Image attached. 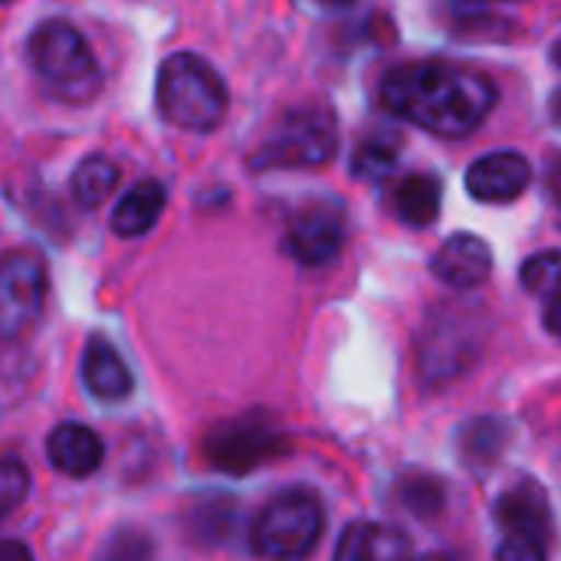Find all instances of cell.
<instances>
[{
  "mask_svg": "<svg viewBox=\"0 0 561 561\" xmlns=\"http://www.w3.org/2000/svg\"><path fill=\"white\" fill-rule=\"evenodd\" d=\"M381 102L398 118L437 138H467L493 115L500 89L480 69L447 59H414L388 69Z\"/></svg>",
  "mask_w": 561,
  "mask_h": 561,
  "instance_id": "6da1fadb",
  "label": "cell"
},
{
  "mask_svg": "<svg viewBox=\"0 0 561 561\" xmlns=\"http://www.w3.org/2000/svg\"><path fill=\"white\" fill-rule=\"evenodd\" d=\"M158 112L181 131H214L227 115V85L197 53H171L158 69Z\"/></svg>",
  "mask_w": 561,
  "mask_h": 561,
  "instance_id": "7a4b0ae2",
  "label": "cell"
},
{
  "mask_svg": "<svg viewBox=\"0 0 561 561\" xmlns=\"http://www.w3.org/2000/svg\"><path fill=\"white\" fill-rule=\"evenodd\" d=\"M26 56L46 92L59 102L85 105L102 89V69L85 36L62 20L39 23L26 39Z\"/></svg>",
  "mask_w": 561,
  "mask_h": 561,
  "instance_id": "3957f363",
  "label": "cell"
},
{
  "mask_svg": "<svg viewBox=\"0 0 561 561\" xmlns=\"http://www.w3.org/2000/svg\"><path fill=\"white\" fill-rule=\"evenodd\" d=\"M339 151V122L329 105L309 102L289 108L253 154L256 171L276 168H322Z\"/></svg>",
  "mask_w": 561,
  "mask_h": 561,
  "instance_id": "277c9868",
  "label": "cell"
},
{
  "mask_svg": "<svg viewBox=\"0 0 561 561\" xmlns=\"http://www.w3.org/2000/svg\"><path fill=\"white\" fill-rule=\"evenodd\" d=\"M322 503L309 490L273 496L253 523L250 546L266 561H302L322 539Z\"/></svg>",
  "mask_w": 561,
  "mask_h": 561,
  "instance_id": "5b68a950",
  "label": "cell"
},
{
  "mask_svg": "<svg viewBox=\"0 0 561 561\" xmlns=\"http://www.w3.org/2000/svg\"><path fill=\"white\" fill-rule=\"evenodd\" d=\"M207 460L224 473H247L263 460L286 450L279 427L266 414H247L240 421L217 424L204 440Z\"/></svg>",
  "mask_w": 561,
  "mask_h": 561,
  "instance_id": "8992f818",
  "label": "cell"
},
{
  "mask_svg": "<svg viewBox=\"0 0 561 561\" xmlns=\"http://www.w3.org/2000/svg\"><path fill=\"white\" fill-rule=\"evenodd\" d=\"M286 253L302 266H325L345 247V210L335 201L306 204L286 230Z\"/></svg>",
  "mask_w": 561,
  "mask_h": 561,
  "instance_id": "52a82bcc",
  "label": "cell"
},
{
  "mask_svg": "<svg viewBox=\"0 0 561 561\" xmlns=\"http://www.w3.org/2000/svg\"><path fill=\"white\" fill-rule=\"evenodd\" d=\"M43 296H46V270L39 256L23 250L10 253L0 273V325L7 339L33 325V319L43 309Z\"/></svg>",
  "mask_w": 561,
  "mask_h": 561,
  "instance_id": "ba28073f",
  "label": "cell"
},
{
  "mask_svg": "<svg viewBox=\"0 0 561 561\" xmlns=\"http://www.w3.org/2000/svg\"><path fill=\"white\" fill-rule=\"evenodd\" d=\"M533 184V164L519 151H490L467 168V191L483 204H510Z\"/></svg>",
  "mask_w": 561,
  "mask_h": 561,
  "instance_id": "9c48e42d",
  "label": "cell"
},
{
  "mask_svg": "<svg viewBox=\"0 0 561 561\" xmlns=\"http://www.w3.org/2000/svg\"><path fill=\"white\" fill-rule=\"evenodd\" d=\"M480 352V339L470 332V322H437L421 345V371L427 381H450L463 375Z\"/></svg>",
  "mask_w": 561,
  "mask_h": 561,
  "instance_id": "30bf717a",
  "label": "cell"
},
{
  "mask_svg": "<svg viewBox=\"0 0 561 561\" xmlns=\"http://www.w3.org/2000/svg\"><path fill=\"white\" fill-rule=\"evenodd\" d=\"M431 270L440 283L454 289H477L493 273V250L477 233H454L434 253Z\"/></svg>",
  "mask_w": 561,
  "mask_h": 561,
  "instance_id": "8fae6325",
  "label": "cell"
},
{
  "mask_svg": "<svg viewBox=\"0 0 561 561\" xmlns=\"http://www.w3.org/2000/svg\"><path fill=\"white\" fill-rule=\"evenodd\" d=\"M46 457H49L53 470H59L62 477L82 480L102 467L105 447H102L99 434L89 431L85 424H59L46 440Z\"/></svg>",
  "mask_w": 561,
  "mask_h": 561,
  "instance_id": "7c38bea8",
  "label": "cell"
},
{
  "mask_svg": "<svg viewBox=\"0 0 561 561\" xmlns=\"http://www.w3.org/2000/svg\"><path fill=\"white\" fill-rule=\"evenodd\" d=\"M335 561H411V539L388 523H352L339 539Z\"/></svg>",
  "mask_w": 561,
  "mask_h": 561,
  "instance_id": "4fadbf2b",
  "label": "cell"
},
{
  "mask_svg": "<svg viewBox=\"0 0 561 561\" xmlns=\"http://www.w3.org/2000/svg\"><path fill=\"white\" fill-rule=\"evenodd\" d=\"M496 523L503 533H526V536H549L552 513H549V496L536 480H523L513 490H506L496 500Z\"/></svg>",
  "mask_w": 561,
  "mask_h": 561,
  "instance_id": "5bb4252c",
  "label": "cell"
},
{
  "mask_svg": "<svg viewBox=\"0 0 561 561\" xmlns=\"http://www.w3.org/2000/svg\"><path fill=\"white\" fill-rule=\"evenodd\" d=\"M82 381L89 388L92 398L99 401H125L131 394V371L125 368V362L118 358V352L102 342V339H92L85 345V355H82Z\"/></svg>",
  "mask_w": 561,
  "mask_h": 561,
  "instance_id": "9a60e30c",
  "label": "cell"
},
{
  "mask_svg": "<svg viewBox=\"0 0 561 561\" xmlns=\"http://www.w3.org/2000/svg\"><path fill=\"white\" fill-rule=\"evenodd\" d=\"M164 201H168V194H164V187L158 181H151V178L148 181H138L115 204V210H112V230L118 237H145L158 224V217L164 210Z\"/></svg>",
  "mask_w": 561,
  "mask_h": 561,
  "instance_id": "2e32d148",
  "label": "cell"
},
{
  "mask_svg": "<svg viewBox=\"0 0 561 561\" xmlns=\"http://www.w3.org/2000/svg\"><path fill=\"white\" fill-rule=\"evenodd\" d=\"M444 187L434 174H408L394 187V214L408 227H431L440 217Z\"/></svg>",
  "mask_w": 561,
  "mask_h": 561,
  "instance_id": "e0dca14e",
  "label": "cell"
},
{
  "mask_svg": "<svg viewBox=\"0 0 561 561\" xmlns=\"http://www.w3.org/2000/svg\"><path fill=\"white\" fill-rule=\"evenodd\" d=\"M115 187H118V164L112 158H105V154H89L72 171V197L85 210L102 207L112 197Z\"/></svg>",
  "mask_w": 561,
  "mask_h": 561,
  "instance_id": "ac0fdd59",
  "label": "cell"
},
{
  "mask_svg": "<svg viewBox=\"0 0 561 561\" xmlns=\"http://www.w3.org/2000/svg\"><path fill=\"white\" fill-rule=\"evenodd\" d=\"M510 431L503 421L496 417H480L473 424L463 427L460 434V457L470 470H486L500 460V454L506 450Z\"/></svg>",
  "mask_w": 561,
  "mask_h": 561,
  "instance_id": "d6986e66",
  "label": "cell"
},
{
  "mask_svg": "<svg viewBox=\"0 0 561 561\" xmlns=\"http://www.w3.org/2000/svg\"><path fill=\"white\" fill-rule=\"evenodd\" d=\"M394 164H398V145L381 138L362 141L352 154V174L362 181H385L394 171Z\"/></svg>",
  "mask_w": 561,
  "mask_h": 561,
  "instance_id": "ffe728a7",
  "label": "cell"
},
{
  "mask_svg": "<svg viewBox=\"0 0 561 561\" xmlns=\"http://www.w3.org/2000/svg\"><path fill=\"white\" fill-rule=\"evenodd\" d=\"M519 279L533 296L549 299L561 286V250H546V253L529 256L519 270Z\"/></svg>",
  "mask_w": 561,
  "mask_h": 561,
  "instance_id": "44dd1931",
  "label": "cell"
},
{
  "mask_svg": "<svg viewBox=\"0 0 561 561\" xmlns=\"http://www.w3.org/2000/svg\"><path fill=\"white\" fill-rule=\"evenodd\" d=\"M401 503H404L414 516L431 519V516H437V513L444 510L447 493H444V486H440L437 477H411V480L401 483Z\"/></svg>",
  "mask_w": 561,
  "mask_h": 561,
  "instance_id": "7402d4cb",
  "label": "cell"
},
{
  "mask_svg": "<svg viewBox=\"0 0 561 561\" xmlns=\"http://www.w3.org/2000/svg\"><path fill=\"white\" fill-rule=\"evenodd\" d=\"M95 561H154V546L141 529H118L99 549Z\"/></svg>",
  "mask_w": 561,
  "mask_h": 561,
  "instance_id": "603a6c76",
  "label": "cell"
},
{
  "mask_svg": "<svg viewBox=\"0 0 561 561\" xmlns=\"http://www.w3.org/2000/svg\"><path fill=\"white\" fill-rule=\"evenodd\" d=\"M26 486H30V477H26L23 463L16 457H7L0 467V510L13 513L20 506V500L26 496Z\"/></svg>",
  "mask_w": 561,
  "mask_h": 561,
  "instance_id": "cb8c5ba5",
  "label": "cell"
},
{
  "mask_svg": "<svg viewBox=\"0 0 561 561\" xmlns=\"http://www.w3.org/2000/svg\"><path fill=\"white\" fill-rule=\"evenodd\" d=\"M496 561H546V539L526 533H506L496 549Z\"/></svg>",
  "mask_w": 561,
  "mask_h": 561,
  "instance_id": "d4e9b609",
  "label": "cell"
},
{
  "mask_svg": "<svg viewBox=\"0 0 561 561\" xmlns=\"http://www.w3.org/2000/svg\"><path fill=\"white\" fill-rule=\"evenodd\" d=\"M542 322H546V329L561 339V286L546 299V316H542Z\"/></svg>",
  "mask_w": 561,
  "mask_h": 561,
  "instance_id": "484cf974",
  "label": "cell"
},
{
  "mask_svg": "<svg viewBox=\"0 0 561 561\" xmlns=\"http://www.w3.org/2000/svg\"><path fill=\"white\" fill-rule=\"evenodd\" d=\"M0 561H33V559H30L26 546H20L16 539H7V542L0 546Z\"/></svg>",
  "mask_w": 561,
  "mask_h": 561,
  "instance_id": "4316f807",
  "label": "cell"
},
{
  "mask_svg": "<svg viewBox=\"0 0 561 561\" xmlns=\"http://www.w3.org/2000/svg\"><path fill=\"white\" fill-rule=\"evenodd\" d=\"M463 13H483L490 7H500V3H519V0H454Z\"/></svg>",
  "mask_w": 561,
  "mask_h": 561,
  "instance_id": "83f0119b",
  "label": "cell"
},
{
  "mask_svg": "<svg viewBox=\"0 0 561 561\" xmlns=\"http://www.w3.org/2000/svg\"><path fill=\"white\" fill-rule=\"evenodd\" d=\"M549 115H552L556 125H561V85L552 92V99H549Z\"/></svg>",
  "mask_w": 561,
  "mask_h": 561,
  "instance_id": "f1b7e54d",
  "label": "cell"
},
{
  "mask_svg": "<svg viewBox=\"0 0 561 561\" xmlns=\"http://www.w3.org/2000/svg\"><path fill=\"white\" fill-rule=\"evenodd\" d=\"M322 7H332V10H342V7H348V3H355V0H319Z\"/></svg>",
  "mask_w": 561,
  "mask_h": 561,
  "instance_id": "f546056e",
  "label": "cell"
},
{
  "mask_svg": "<svg viewBox=\"0 0 561 561\" xmlns=\"http://www.w3.org/2000/svg\"><path fill=\"white\" fill-rule=\"evenodd\" d=\"M552 59H556V66H559V69H561V39H559V43H556V49H552Z\"/></svg>",
  "mask_w": 561,
  "mask_h": 561,
  "instance_id": "4dcf8cb0",
  "label": "cell"
}]
</instances>
